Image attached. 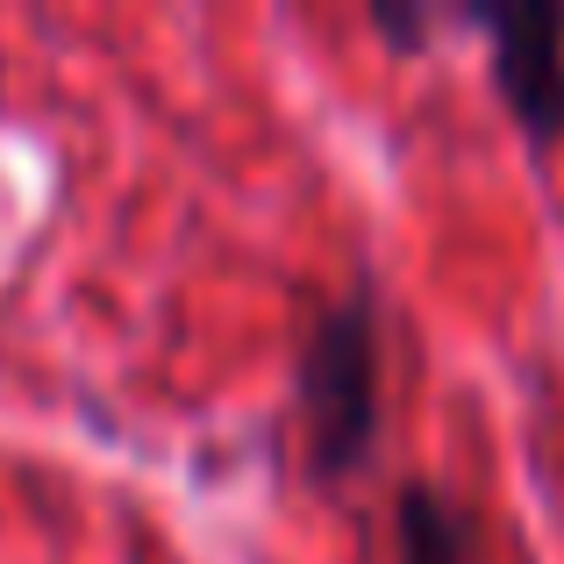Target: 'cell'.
I'll return each instance as SVG.
<instances>
[{
  "instance_id": "obj_1",
  "label": "cell",
  "mask_w": 564,
  "mask_h": 564,
  "mask_svg": "<svg viewBox=\"0 0 564 564\" xmlns=\"http://www.w3.org/2000/svg\"><path fill=\"white\" fill-rule=\"evenodd\" d=\"M293 414H301V471L344 486L379 443V301L350 286L315 315L293 358Z\"/></svg>"
},
{
  "instance_id": "obj_4",
  "label": "cell",
  "mask_w": 564,
  "mask_h": 564,
  "mask_svg": "<svg viewBox=\"0 0 564 564\" xmlns=\"http://www.w3.org/2000/svg\"><path fill=\"white\" fill-rule=\"evenodd\" d=\"M372 22H379L386 36L400 43V51H414V43H422V14H393V8H372Z\"/></svg>"
},
{
  "instance_id": "obj_2",
  "label": "cell",
  "mask_w": 564,
  "mask_h": 564,
  "mask_svg": "<svg viewBox=\"0 0 564 564\" xmlns=\"http://www.w3.org/2000/svg\"><path fill=\"white\" fill-rule=\"evenodd\" d=\"M471 29L494 36V86L529 143L564 137V8L522 0V8H471Z\"/></svg>"
},
{
  "instance_id": "obj_3",
  "label": "cell",
  "mask_w": 564,
  "mask_h": 564,
  "mask_svg": "<svg viewBox=\"0 0 564 564\" xmlns=\"http://www.w3.org/2000/svg\"><path fill=\"white\" fill-rule=\"evenodd\" d=\"M393 543L400 564H471V514L443 486L408 479L393 494Z\"/></svg>"
}]
</instances>
